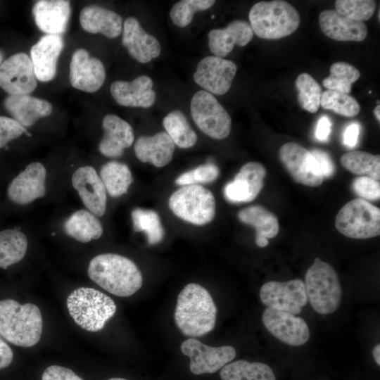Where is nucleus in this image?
Returning a JSON list of instances; mask_svg holds the SVG:
<instances>
[{
    "label": "nucleus",
    "instance_id": "1",
    "mask_svg": "<svg viewBox=\"0 0 380 380\" xmlns=\"http://www.w3.org/2000/svg\"><path fill=\"white\" fill-rule=\"evenodd\" d=\"M217 311L208 291L200 284L190 283L178 294L175 322L183 334L201 336L215 328Z\"/></svg>",
    "mask_w": 380,
    "mask_h": 380
},
{
    "label": "nucleus",
    "instance_id": "2",
    "mask_svg": "<svg viewBox=\"0 0 380 380\" xmlns=\"http://www.w3.org/2000/svg\"><path fill=\"white\" fill-rule=\"evenodd\" d=\"M87 272L97 285L120 297L133 295L143 284L141 273L136 264L115 253H103L94 257Z\"/></svg>",
    "mask_w": 380,
    "mask_h": 380
},
{
    "label": "nucleus",
    "instance_id": "3",
    "mask_svg": "<svg viewBox=\"0 0 380 380\" xmlns=\"http://www.w3.org/2000/svg\"><path fill=\"white\" fill-rule=\"evenodd\" d=\"M43 320L33 303L20 304L13 299L0 300V335L12 344L31 347L40 340Z\"/></svg>",
    "mask_w": 380,
    "mask_h": 380
},
{
    "label": "nucleus",
    "instance_id": "4",
    "mask_svg": "<svg viewBox=\"0 0 380 380\" xmlns=\"http://www.w3.org/2000/svg\"><path fill=\"white\" fill-rule=\"evenodd\" d=\"M248 18L253 32L264 39H279L291 35L298 28L300 22L295 7L282 0L255 4Z\"/></svg>",
    "mask_w": 380,
    "mask_h": 380
},
{
    "label": "nucleus",
    "instance_id": "5",
    "mask_svg": "<svg viewBox=\"0 0 380 380\" xmlns=\"http://www.w3.org/2000/svg\"><path fill=\"white\" fill-rule=\"evenodd\" d=\"M67 308L75 322L91 332L102 329L117 310L110 297L89 287L74 290L67 298Z\"/></svg>",
    "mask_w": 380,
    "mask_h": 380
},
{
    "label": "nucleus",
    "instance_id": "6",
    "mask_svg": "<svg viewBox=\"0 0 380 380\" xmlns=\"http://www.w3.org/2000/svg\"><path fill=\"white\" fill-rule=\"evenodd\" d=\"M305 286L308 299L317 313L331 314L338 308L342 289L336 272L329 263L315 258L306 272Z\"/></svg>",
    "mask_w": 380,
    "mask_h": 380
},
{
    "label": "nucleus",
    "instance_id": "7",
    "mask_svg": "<svg viewBox=\"0 0 380 380\" xmlns=\"http://www.w3.org/2000/svg\"><path fill=\"white\" fill-rule=\"evenodd\" d=\"M168 205L179 218L195 225H205L215 215L213 193L199 184L183 186L170 197Z\"/></svg>",
    "mask_w": 380,
    "mask_h": 380
},
{
    "label": "nucleus",
    "instance_id": "8",
    "mask_svg": "<svg viewBox=\"0 0 380 380\" xmlns=\"http://www.w3.org/2000/svg\"><path fill=\"white\" fill-rule=\"evenodd\" d=\"M336 229L344 236L365 239L380 234V209L362 198L351 200L338 211Z\"/></svg>",
    "mask_w": 380,
    "mask_h": 380
},
{
    "label": "nucleus",
    "instance_id": "9",
    "mask_svg": "<svg viewBox=\"0 0 380 380\" xmlns=\"http://www.w3.org/2000/svg\"><path fill=\"white\" fill-rule=\"evenodd\" d=\"M190 108L194 122L208 137L224 139L229 136L231 117L212 94L205 90L195 93Z\"/></svg>",
    "mask_w": 380,
    "mask_h": 380
},
{
    "label": "nucleus",
    "instance_id": "10",
    "mask_svg": "<svg viewBox=\"0 0 380 380\" xmlns=\"http://www.w3.org/2000/svg\"><path fill=\"white\" fill-rule=\"evenodd\" d=\"M182 353L189 357V369L194 374H213L221 369L236 357L234 347H213L190 338L182 342Z\"/></svg>",
    "mask_w": 380,
    "mask_h": 380
},
{
    "label": "nucleus",
    "instance_id": "11",
    "mask_svg": "<svg viewBox=\"0 0 380 380\" xmlns=\"http://www.w3.org/2000/svg\"><path fill=\"white\" fill-rule=\"evenodd\" d=\"M260 298L267 308L293 315L300 314L308 300L305 283L300 279L267 281L260 289Z\"/></svg>",
    "mask_w": 380,
    "mask_h": 380
},
{
    "label": "nucleus",
    "instance_id": "12",
    "mask_svg": "<svg viewBox=\"0 0 380 380\" xmlns=\"http://www.w3.org/2000/svg\"><path fill=\"white\" fill-rule=\"evenodd\" d=\"M281 162L297 183L315 187L322 184L324 177L310 151L296 142H288L279 151Z\"/></svg>",
    "mask_w": 380,
    "mask_h": 380
},
{
    "label": "nucleus",
    "instance_id": "13",
    "mask_svg": "<svg viewBox=\"0 0 380 380\" xmlns=\"http://www.w3.org/2000/svg\"><path fill=\"white\" fill-rule=\"evenodd\" d=\"M236 70V65L232 61L215 56H207L198 63L194 80L206 91L223 95L229 90Z\"/></svg>",
    "mask_w": 380,
    "mask_h": 380
},
{
    "label": "nucleus",
    "instance_id": "14",
    "mask_svg": "<svg viewBox=\"0 0 380 380\" xmlns=\"http://www.w3.org/2000/svg\"><path fill=\"white\" fill-rule=\"evenodd\" d=\"M37 82L29 56L17 53L0 65V87L8 95L29 94Z\"/></svg>",
    "mask_w": 380,
    "mask_h": 380
},
{
    "label": "nucleus",
    "instance_id": "15",
    "mask_svg": "<svg viewBox=\"0 0 380 380\" xmlns=\"http://www.w3.org/2000/svg\"><path fill=\"white\" fill-rule=\"evenodd\" d=\"M262 321L272 335L287 345L300 346L310 338L306 322L293 314L267 308L262 313Z\"/></svg>",
    "mask_w": 380,
    "mask_h": 380
},
{
    "label": "nucleus",
    "instance_id": "16",
    "mask_svg": "<svg viewBox=\"0 0 380 380\" xmlns=\"http://www.w3.org/2000/svg\"><path fill=\"white\" fill-rule=\"evenodd\" d=\"M69 79L72 87L93 93L98 91L104 83L105 67L99 58L91 57L86 49H78L71 58Z\"/></svg>",
    "mask_w": 380,
    "mask_h": 380
},
{
    "label": "nucleus",
    "instance_id": "17",
    "mask_svg": "<svg viewBox=\"0 0 380 380\" xmlns=\"http://www.w3.org/2000/svg\"><path fill=\"white\" fill-rule=\"evenodd\" d=\"M266 169L258 162L244 164L224 189L225 198L232 203H248L253 201L264 186Z\"/></svg>",
    "mask_w": 380,
    "mask_h": 380
},
{
    "label": "nucleus",
    "instance_id": "18",
    "mask_svg": "<svg viewBox=\"0 0 380 380\" xmlns=\"http://www.w3.org/2000/svg\"><path fill=\"white\" fill-rule=\"evenodd\" d=\"M72 184L89 212L99 217L105 214L106 189L93 167L83 166L78 168L72 177Z\"/></svg>",
    "mask_w": 380,
    "mask_h": 380
},
{
    "label": "nucleus",
    "instance_id": "19",
    "mask_svg": "<svg viewBox=\"0 0 380 380\" xmlns=\"http://www.w3.org/2000/svg\"><path fill=\"white\" fill-rule=\"evenodd\" d=\"M46 170L39 162L29 164L16 176L7 189L8 197L20 205L30 203L46 194Z\"/></svg>",
    "mask_w": 380,
    "mask_h": 380
},
{
    "label": "nucleus",
    "instance_id": "20",
    "mask_svg": "<svg viewBox=\"0 0 380 380\" xmlns=\"http://www.w3.org/2000/svg\"><path fill=\"white\" fill-rule=\"evenodd\" d=\"M63 47V39L56 34H46L32 46L30 59L38 80L46 82L55 77Z\"/></svg>",
    "mask_w": 380,
    "mask_h": 380
},
{
    "label": "nucleus",
    "instance_id": "21",
    "mask_svg": "<svg viewBox=\"0 0 380 380\" xmlns=\"http://www.w3.org/2000/svg\"><path fill=\"white\" fill-rule=\"evenodd\" d=\"M122 43L129 55L142 63L158 58L161 52L158 40L148 34L134 17H128L124 22Z\"/></svg>",
    "mask_w": 380,
    "mask_h": 380
},
{
    "label": "nucleus",
    "instance_id": "22",
    "mask_svg": "<svg viewBox=\"0 0 380 380\" xmlns=\"http://www.w3.org/2000/svg\"><path fill=\"white\" fill-rule=\"evenodd\" d=\"M153 80L146 75L139 76L131 82L118 80L110 87L115 101L127 107L149 108L156 101Z\"/></svg>",
    "mask_w": 380,
    "mask_h": 380
},
{
    "label": "nucleus",
    "instance_id": "23",
    "mask_svg": "<svg viewBox=\"0 0 380 380\" xmlns=\"http://www.w3.org/2000/svg\"><path fill=\"white\" fill-rule=\"evenodd\" d=\"M38 28L46 34L65 32L71 13L70 3L65 0L37 1L32 9Z\"/></svg>",
    "mask_w": 380,
    "mask_h": 380
},
{
    "label": "nucleus",
    "instance_id": "24",
    "mask_svg": "<svg viewBox=\"0 0 380 380\" xmlns=\"http://www.w3.org/2000/svg\"><path fill=\"white\" fill-rule=\"evenodd\" d=\"M104 134L99 145V151L110 158L120 157L124 149L132 146L134 134L131 125L113 114L106 115L102 121Z\"/></svg>",
    "mask_w": 380,
    "mask_h": 380
},
{
    "label": "nucleus",
    "instance_id": "25",
    "mask_svg": "<svg viewBox=\"0 0 380 380\" xmlns=\"http://www.w3.org/2000/svg\"><path fill=\"white\" fill-rule=\"evenodd\" d=\"M319 27L327 37L339 42H361L367 35L363 22L346 18L335 10H324L319 15Z\"/></svg>",
    "mask_w": 380,
    "mask_h": 380
},
{
    "label": "nucleus",
    "instance_id": "26",
    "mask_svg": "<svg viewBox=\"0 0 380 380\" xmlns=\"http://www.w3.org/2000/svg\"><path fill=\"white\" fill-rule=\"evenodd\" d=\"M253 37L250 23L242 20L231 22L223 29L211 30L208 34V46L210 51L220 58L228 55L235 45L244 46Z\"/></svg>",
    "mask_w": 380,
    "mask_h": 380
},
{
    "label": "nucleus",
    "instance_id": "27",
    "mask_svg": "<svg viewBox=\"0 0 380 380\" xmlns=\"http://www.w3.org/2000/svg\"><path fill=\"white\" fill-rule=\"evenodd\" d=\"M134 149L141 162L161 167L172 159L175 144L165 132H160L153 136L139 137Z\"/></svg>",
    "mask_w": 380,
    "mask_h": 380
},
{
    "label": "nucleus",
    "instance_id": "28",
    "mask_svg": "<svg viewBox=\"0 0 380 380\" xmlns=\"http://www.w3.org/2000/svg\"><path fill=\"white\" fill-rule=\"evenodd\" d=\"M4 106L23 127L32 125L39 118L49 116L53 110L49 102L29 94L8 95Z\"/></svg>",
    "mask_w": 380,
    "mask_h": 380
},
{
    "label": "nucleus",
    "instance_id": "29",
    "mask_svg": "<svg viewBox=\"0 0 380 380\" xmlns=\"http://www.w3.org/2000/svg\"><path fill=\"white\" fill-rule=\"evenodd\" d=\"M80 23L86 32L99 33L110 39L118 37L122 27V20L118 13L96 5L82 9Z\"/></svg>",
    "mask_w": 380,
    "mask_h": 380
},
{
    "label": "nucleus",
    "instance_id": "30",
    "mask_svg": "<svg viewBox=\"0 0 380 380\" xmlns=\"http://www.w3.org/2000/svg\"><path fill=\"white\" fill-rule=\"evenodd\" d=\"M237 215L241 222L255 228V243L260 248L266 247L269 243L268 239L275 237L279 232L277 217L261 205L245 208Z\"/></svg>",
    "mask_w": 380,
    "mask_h": 380
},
{
    "label": "nucleus",
    "instance_id": "31",
    "mask_svg": "<svg viewBox=\"0 0 380 380\" xmlns=\"http://www.w3.org/2000/svg\"><path fill=\"white\" fill-rule=\"evenodd\" d=\"M63 228L68 236L82 243L99 239L103 231L98 218L86 210L73 213L65 222Z\"/></svg>",
    "mask_w": 380,
    "mask_h": 380
},
{
    "label": "nucleus",
    "instance_id": "32",
    "mask_svg": "<svg viewBox=\"0 0 380 380\" xmlns=\"http://www.w3.org/2000/svg\"><path fill=\"white\" fill-rule=\"evenodd\" d=\"M221 380H276L272 368L267 364L245 360L230 362L220 372Z\"/></svg>",
    "mask_w": 380,
    "mask_h": 380
},
{
    "label": "nucleus",
    "instance_id": "33",
    "mask_svg": "<svg viewBox=\"0 0 380 380\" xmlns=\"http://www.w3.org/2000/svg\"><path fill=\"white\" fill-rule=\"evenodd\" d=\"M100 178L106 191L112 197H119L126 194L133 182L129 167L116 161L108 162L102 166Z\"/></svg>",
    "mask_w": 380,
    "mask_h": 380
},
{
    "label": "nucleus",
    "instance_id": "34",
    "mask_svg": "<svg viewBox=\"0 0 380 380\" xmlns=\"http://www.w3.org/2000/svg\"><path fill=\"white\" fill-rule=\"evenodd\" d=\"M27 248V239L22 232L18 229L0 231V267L6 269L20 261Z\"/></svg>",
    "mask_w": 380,
    "mask_h": 380
},
{
    "label": "nucleus",
    "instance_id": "35",
    "mask_svg": "<svg viewBox=\"0 0 380 380\" xmlns=\"http://www.w3.org/2000/svg\"><path fill=\"white\" fill-rule=\"evenodd\" d=\"M163 124L166 133L179 147L188 148L196 144L197 135L181 110L170 112L163 118Z\"/></svg>",
    "mask_w": 380,
    "mask_h": 380
},
{
    "label": "nucleus",
    "instance_id": "36",
    "mask_svg": "<svg viewBox=\"0 0 380 380\" xmlns=\"http://www.w3.org/2000/svg\"><path fill=\"white\" fill-rule=\"evenodd\" d=\"M341 163L350 172L369 177L379 181L380 179V156L368 152L354 151L341 157Z\"/></svg>",
    "mask_w": 380,
    "mask_h": 380
},
{
    "label": "nucleus",
    "instance_id": "37",
    "mask_svg": "<svg viewBox=\"0 0 380 380\" xmlns=\"http://www.w3.org/2000/svg\"><path fill=\"white\" fill-rule=\"evenodd\" d=\"M329 75L322 80V85L327 90H333L348 94L352 84L360 77V72L355 66L344 61L333 63Z\"/></svg>",
    "mask_w": 380,
    "mask_h": 380
},
{
    "label": "nucleus",
    "instance_id": "38",
    "mask_svg": "<svg viewBox=\"0 0 380 380\" xmlns=\"http://www.w3.org/2000/svg\"><path fill=\"white\" fill-rule=\"evenodd\" d=\"M133 229L135 232H144L149 245L160 243L165 235L164 229L158 214L148 209L137 208L132 212Z\"/></svg>",
    "mask_w": 380,
    "mask_h": 380
},
{
    "label": "nucleus",
    "instance_id": "39",
    "mask_svg": "<svg viewBox=\"0 0 380 380\" xmlns=\"http://www.w3.org/2000/svg\"><path fill=\"white\" fill-rule=\"evenodd\" d=\"M298 101L305 110L315 113L320 106L322 89L317 80L308 73L300 74L295 81Z\"/></svg>",
    "mask_w": 380,
    "mask_h": 380
},
{
    "label": "nucleus",
    "instance_id": "40",
    "mask_svg": "<svg viewBox=\"0 0 380 380\" xmlns=\"http://www.w3.org/2000/svg\"><path fill=\"white\" fill-rule=\"evenodd\" d=\"M320 106L345 117L355 116L360 111V106L355 98L333 90L322 92Z\"/></svg>",
    "mask_w": 380,
    "mask_h": 380
},
{
    "label": "nucleus",
    "instance_id": "41",
    "mask_svg": "<svg viewBox=\"0 0 380 380\" xmlns=\"http://www.w3.org/2000/svg\"><path fill=\"white\" fill-rule=\"evenodd\" d=\"M373 0H336V11L353 20L363 22L369 20L376 10Z\"/></svg>",
    "mask_w": 380,
    "mask_h": 380
},
{
    "label": "nucleus",
    "instance_id": "42",
    "mask_svg": "<svg viewBox=\"0 0 380 380\" xmlns=\"http://www.w3.org/2000/svg\"><path fill=\"white\" fill-rule=\"evenodd\" d=\"M215 2L212 0L180 1L171 8L170 18L178 27H186L192 21L196 12L210 8Z\"/></svg>",
    "mask_w": 380,
    "mask_h": 380
},
{
    "label": "nucleus",
    "instance_id": "43",
    "mask_svg": "<svg viewBox=\"0 0 380 380\" xmlns=\"http://www.w3.org/2000/svg\"><path fill=\"white\" fill-rule=\"evenodd\" d=\"M219 174V169L215 165L206 163L182 174L175 179V183L182 186L210 183L218 177Z\"/></svg>",
    "mask_w": 380,
    "mask_h": 380
},
{
    "label": "nucleus",
    "instance_id": "44",
    "mask_svg": "<svg viewBox=\"0 0 380 380\" xmlns=\"http://www.w3.org/2000/svg\"><path fill=\"white\" fill-rule=\"evenodd\" d=\"M354 192L365 201H376L380 198V184L379 181L369 177H357L353 183Z\"/></svg>",
    "mask_w": 380,
    "mask_h": 380
},
{
    "label": "nucleus",
    "instance_id": "45",
    "mask_svg": "<svg viewBox=\"0 0 380 380\" xmlns=\"http://www.w3.org/2000/svg\"><path fill=\"white\" fill-rule=\"evenodd\" d=\"M23 133H27V131L18 121L8 117L0 116V148Z\"/></svg>",
    "mask_w": 380,
    "mask_h": 380
},
{
    "label": "nucleus",
    "instance_id": "46",
    "mask_svg": "<svg viewBox=\"0 0 380 380\" xmlns=\"http://www.w3.org/2000/svg\"><path fill=\"white\" fill-rule=\"evenodd\" d=\"M42 380H83L72 370L59 365H51L43 372Z\"/></svg>",
    "mask_w": 380,
    "mask_h": 380
},
{
    "label": "nucleus",
    "instance_id": "47",
    "mask_svg": "<svg viewBox=\"0 0 380 380\" xmlns=\"http://www.w3.org/2000/svg\"><path fill=\"white\" fill-rule=\"evenodd\" d=\"M310 153L316 160L323 177H331L335 172V166L329 155L319 149H313Z\"/></svg>",
    "mask_w": 380,
    "mask_h": 380
},
{
    "label": "nucleus",
    "instance_id": "48",
    "mask_svg": "<svg viewBox=\"0 0 380 380\" xmlns=\"http://www.w3.org/2000/svg\"><path fill=\"white\" fill-rule=\"evenodd\" d=\"M360 134V125L357 122H352L344 130L343 142L348 148L356 146Z\"/></svg>",
    "mask_w": 380,
    "mask_h": 380
},
{
    "label": "nucleus",
    "instance_id": "49",
    "mask_svg": "<svg viewBox=\"0 0 380 380\" xmlns=\"http://www.w3.org/2000/svg\"><path fill=\"white\" fill-rule=\"evenodd\" d=\"M331 122L328 117L324 115L319 120L315 136L320 141H326L331 132Z\"/></svg>",
    "mask_w": 380,
    "mask_h": 380
},
{
    "label": "nucleus",
    "instance_id": "50",
    "mask_svg": "<svg viewBox=\"0 0 380 380\" xmlns=\"http://www.w3.org/2000/svg\"><path fill=\"white\" fill-rule=\"evenodd\" d=\"M13 358V353L11 348L0 338V369L8 367Z\"/></svg>",
    "mask_w": 380,
    "mask_h": 380
},
{
    "label": "nucleus",
    "instance_id": "51",
    "mask_svg": "<svg viewBox=\"0 0 380 380\" xmlns=\"http://www.w3.org/2000/svg\"><path fill=\"white\" fill-rule=\"evenodd\" d=\"M372 355L376 363L380 365V344H376L372 350Z\"/></svg>",
    "mask_w": 380,
    "mask_h": 380
},
{
    "label": "nucleus",
    "instance_id": "52",
    "mask_svg": "<svg viewBox=\"0 0 380 380\" xmlns=\"http://www.w3.org/2000/svg\"><path fill=\"white\" fill-rule=\"evenodd\" d=\"M374 114L378 122H380V105H377L374 109Z\"/></svg>",
    "mask_w": 380,
    "mask_h": 380
},
{
    "label": "nucleus",
    "instance_id": "53",
    "mask_svg": "<svg viewBox=\"0 0 380 380\" xmlns=\"http://www.w3.org/2000/svg\"><path fill=\"white\" fill-rule=\"evenodd\" d=\"M108 380H127V379H124V378H120V377H113V378L109 379Z\"/></svg>",
    "mask_w": 380,
    "mask_h": 380
},
{
    "label": "nucleus",
    "instance_id": "54",
    "mask_svg": "<svg viewBox=\"0 0 380 380\" xmlns=\"http://www.w3.org/2000/svg\"><path fill=\"white\" fill-rule=\"evenodd\" d=\"M2 58H3V55H2V53L0 52V63H1V62Z\"/></svg>",
    "mask_w": 380,
    "mask_h": 380
},
{
    "label": "nucleus",
    "instance_id": "55",
    "mask_svg": "<svg viewBox=\"0 0 380 380\" xmlns=\"http://www.w3.org/2000/svg\"><path fill=\"white\" fill-rule=\"evenodd\" d=\"M379 16H380V12L379 11V13H378V20H379Z\"/></svg>",
    "mask_w": 380,
    "mask_h": 380
}]
</instances>
